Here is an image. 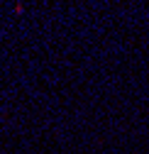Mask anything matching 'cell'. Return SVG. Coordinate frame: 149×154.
Segmentation results:
<instances>
[{
  "instance_id": "6da1fadb",
  "label": "cell",
  "mask_w": 149,
  "mask_h": 154,
  "mask_svg": "<svg viewBox=\"0 0 149 154\" xmlns=\"http://www.w3.org/2000/svg\"><path fill=\"white\" fill-rule=\"evenodd\" d=\"M22 12H25V5L17 3V5H15V15H22Z\"/></svg>"
}]
</instances>
